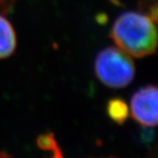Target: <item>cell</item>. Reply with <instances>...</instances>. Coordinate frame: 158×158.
Segmentation results:
<instances>
[{
	"label": "cell",
	"mask_w": 158,
	"mask_h": 158,
	"mask_svg": "<svg viewBox=\"0 0 158 158\" xmlns=\"http://www.w3.org/2000/svg\"><path fill=\"white\" fill-rule=\"evenodd\" d=\"M130 110L133 118L145 127L158 126V87L149 85L132 97Z\"/></svg>",
	"instance_id": "obj_3"
},
{
	"label": "cell",
	"mask_w": 158,
	"mask_h": 158,
	"mask_svg": "<svg viewBox=\"0 0 158 158\" xmlns=\"http://www.w3.org/2000/svg\"><path fill=\"white\" fill-rule=\"evenodd\" d=\"M111 37L119 49L135 57L152 55L158 47L156 27L141 12L127 11L113 23Z\"/></svg>",
	"instance_id": "obj_1"
},
{
	"label": "cell",
	"mask_w": 158,
	"mask_h": 158,
	"mask_svg": "<svg viewBox=\"0 0 158 158\" xmlns=\"http://www.w3.org/2000/svg\"><path fill=\"white\" fill-rule=\"evenodd\" d=\"M139 8L141 13L158 27V0H141Z\"/></svg>",
	"instance_id": "obj_6"
},
{
	"label": "cell",
	"mask_w": 158,
	"mask_h": 158,
	"mask_svg": "<svg viewBox=\"0 0 158 158\" xmlns=\"http://www.w3.org/2000/svg\"><path fill=\"white\" fill-rule=\"evenodd\" d=\"M17 0H0V15L10 13L13 9Z\"/></svg>",
	"instance_id": "obj_8"
},
{
	"label": "cell",
	"mask_w": 158,
	"mask_h": 158,
	"mask_svg": "<svg viewBox=\"0 0 158 158\" xmlns=\"http://www.w3.org/2000/svg\"><path fill=\"white\" fill-rule=\"evenodd\" d=\"M38 146L43 150H49L55 153V156H58L57 152L60 151L56 145V141L51 134L43 135L40 137L37 141Z\"/></svg>",
	"instance_id": "obj_7"
},
{
	"label": "cell",
	"mask_w": 158,
	"mask_h": 158,
	"mask_svg": "<svg viewBox=\"0 0 158 158\" xmlns=\"http://www.w3.org/2000/svg\"><path fill=\"white\" fill-rule=\"evenodd\" d=\"M99 81L110 88H123L135 77V65L127 54L116 48H106L99 52L94 63Z\"/></svg>",
	"instance_id": "obj_2"
},
{
	"label": "cell",
	"mask_w": 158,
	"mask_h": 158,
	"mask_svg": "<svg viewBox=\"0 0 158 158\" xmlns=\"http://www.w3.org/2000/svg\"><path fill=\"white\" fill-rule=\"evenodd\" d=\"M107 113L114 122L122 124L128 114L127 106L122 99L113 98L108 103Z\"/></svg>",
	"instance_id": "obj_5"
},
{
	"label": "cell",
	"mask_w": 158,
	"mask_h": 158,
	"mask_svg": "<svg viewBox=\"0 0 158 158\" xmlns=\"http://www.w3.org/2000/svg\"><path fill=\"white\" fill-rule=\"evenodd\" d=\"M16 45V33L12 25L3 15H0V59L11 56Z\"/></svg>",
	"instance_id": "obj_4"
}]
</instances>
